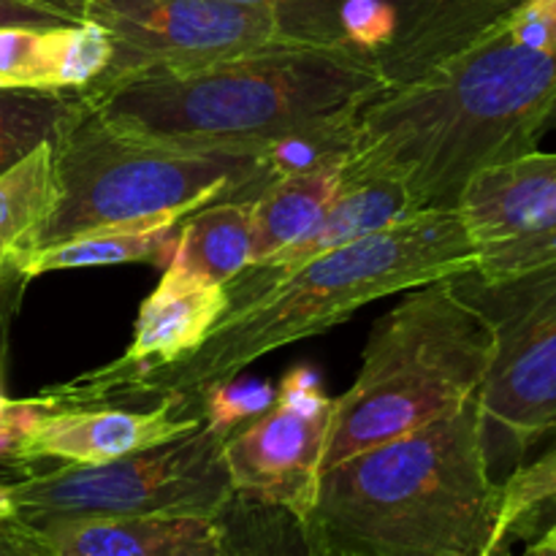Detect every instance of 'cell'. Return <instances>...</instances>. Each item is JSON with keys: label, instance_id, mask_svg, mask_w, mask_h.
Listing matches in <instances>:
<instances>
[{"label": "cell", "instance_id": "cell-1", "mask_svg": "<svg viewBox=\"0 0 556 556\" xmlns=\"http://www.w3.org/2000/svg\"><path fill=\"white\" fill-rule=\"evenodd\" d=\"M556 103V52L516 41L503 20L362 106L348 172L383 174L418 210H456L486 168L538 150Z\"/></svg>", "mask_w": 556, "mask_h": 556}, {"label": "cell", "instance_id": "cell-2", "mask_svg": "<svg viewBox=\"0 0 556 556\" xmlns=\"http://www.w3.org/2000/svg\"><path fill=\"white\" fill-rule=\"evenodd\" d=\"M497 516L472 400L329 467L304 525L324 556H494Z\"/></svg>", "mask_w": 556, "mask_h": 556}, {"label": "cell", "instance_id": "cell-3", "mask_svg": "<svg viewBox=\"0 0 556 556\" xmlns=\"http://www.w3.org/2000/svg\"><path fill=\"white\" fill-rule=\"evenodd\" d=\"M472 244L456 210H424L288 275L228 299V313L185 362L136 380L147 396L193 402L210 386L293 342L326 334L378 299L472 271Z\"/></svg>", "mask_w": 556, "mask_h": 556}, {"label": "cell", "instance_id": "cell-4", "mask_svg": "<svg viewBox=\"0 0 556 556\" xmlns=\"http://www.w3.org/2000/svg\"><path fill=\"white\" fill-rule=\"evenodd\" d=\"M383 90L380 71L358 49L288 43L206 68L136 76L87 103L139 134L266 150L293 130L358 112Z\"/></svg>", "mask_w": 556, "mask_h": 556}, {"label": "cell", "instance_id": "cell-5", "mask_svg": "<svg viewBox=\"0 0 556 556\" xmlns=\"http://www.w3.org/2000/svg\"><path fill=\"white\" fill-rule=\"evenodd\" d=\"M492 351L486 318L454 277L402 293L372 324L356 380L334 400L324 472L478 400Z\"/></svg>", "mask_w": 556, "mask_h": 556}, {"label": "cell", "instance_id": "cell-6", "mask_svg": "<svg viewBox=\"0 0 556 556\" xmlns=\"http://www.w3.org/2000/svg\"><path fill=\"white\" fill-rule=\"evenodd\" d=\"M264 152L139 134L90 106L54 141L58 204L33 250L150 217H188L217 201H253L275 179Z\"/></svg>", "mask_w": 556, "mask_h": 556}, {"label": "cell", "instance_id": "cell-7", "mask_svg": "<svg viewBox=\"0 0 556 556\" xmlns=\"http://www.w3.org/2000/svg\"><path fill=\"white\" fill-rule=\"evenodd\" d=\"M223 443V434L201 424L123 459L30 472L0 483V510L3 519L27 527L119 516H217L233 494Z\"/></svg>", "mask_w": 556, "mask_h": 556}, {"label": "cell", "instance_id": "cell-8", "mask_svg": "<svg viewBox=\"0 0 556 556\" xmlns=\"http://www.w3.org/2000/svg\"><path fill=\"white\" fill-rule=\"evenodd\" d=\"M492 329V364L478 394L481 440L497 483L556 438V261L503 280L454 277Z\"/></svg>", "mask_w": 556, "mask_h": 556}, {"label": "cell", "instance_id": "cell-9", "mask_svg": "<svg viewBox=\"0 0 556 556\" xmlns=\"http://www.w3.org/2000/svg\"><path fill=\"white\" fill-rule=\"evenodd\" d=\"M81 20L112 38L106 71L81 90L87 101L136 76L206 68L296 43L269 11L226 0H85Z\"/></svg>", "mask_w": 556, "mask_h": 556}, {"label": "cell", "instance_id": "cell-10", "mask_svg": "<svg viewBox=\"0 0 556 556\" xmlns=\"http://www.w3.org/2000/svg\"><path fill=\"white\" fill-rule=\"evenodd\" d=\"M334 400L309 367L277 380L275 405L223 443L233 494L277 505L307 521L318 503Z\"/></svg>", "mask_w": 556, "mask_h": 556}, {"label": "cell", "instance_id": "cell-11", "mask_svg": "<svg viewBox=\"0 0 556 556\" xmlns=\"http://www.w3.org/2000/svg\"><path fill=\"white\" fill-rule=\"evenodd\" d=\"M472 275L503 280L556 261V152L532 150L478 174L456 204Z\"/></svg>", "mask_w": 556, "mask_h": 556}, {"label": "cell", "instance_id": "cell-12", "mask_svg": "<svg viewBox=\"0 0 556 556\" xmlns=\"http://www.w3.org/2000/svg\"><path fill=\"white\" fill-rule=\"evenodd\" d=\"M36 410L16 440L14 465L30 467L54 459L60 465H103L177 440L204 424L193 402L166 394L150 410L109 402H58L49 394L33 400Z\"/></svg>", "mask_w": 556, "mask_h": 556}, {"label": "cell", "instance_id": "cell-13", "mask_svg": "<svg viewBox=\"0 0 556 556\" xmlns=\"http://www.w3.org/2000/svg\"><path fill=\"white\" fill-rule=\"evenodd\" d=\"M228 313L226 288L188 275L168 264L155 291L141 302L134 326V342L123 358L79 383L63 386L76 402H103L109 396H130L128 386L144 375L193 356Z\"/></svg>", "mask_w": 556, "mask_h": 556}, {"label": "cell", "instance_id": "cell-14", "mask_svg": "<svg viewBox=\"0 0 556 556\" xmlns=\"http://www.w3.org/2000/svg\"><path fill=\"white\" fill-rule=\"evenodd\" d=\"M418 212L424 210H418L405 185L396 182V179L383 177V174L348 172L345 168L340 190H337L334 201L326 210L324 220L315 226V231L304 242L293 244V248L275 255L266 264L248 266L242 275H237L231 282L223 286L226 288V296H239V293L250 291V288L261 286V282H269L275 277L299 269L302 264L329 253V250L358 242V239L369 237L375 231H383V228L407 220V217L418 215Z\"/></svg>", "mask_w": 556, "mask_h": 556}, {"label": "cell", "instance_id": "cell-15", "mask_svg": "<svg viewBox=\"0 0 556 556\" xmlns=\"http://www.w3.org/2000/svg\"><path fill=\"white\" fill-rule=\"evenodd\" d=\"M27 530L41 556H223L217 516L71 519Z\"/></svg>", "mask_w": 556, "mask_h": 556}, {"label": "cell", "instance_id": "cell-16", "mask_svg": "<svg viewBox=\"0 0 556 556\" xmlns=\"http://www.w3.org/2000/svg\"><path fill=\"white\" fill-rule=\"evenodd\" d=\"M394 9V36L372 58L389 87L416 79L459 52L519 0H386Z\"/></svg>", "mask_w": 556, "mask_h": 556}, {"label": "cell", "instance_id": "cell-17", "mask_svg": "<svg viewBox=\"0 0 556 556\" xmlns=\"http://www.w3.org/2000/svg\"><path fill=\"white\" fill-rule=\"evenodd\" d=\"M342 172L345 163H324L304 172L280 174L250 201L253 266L286 253L315 231L340 190Z\"/></svg>", "mask_w": 556, "mask_h": 556}, {"label": "cell", "instance_id": "cell-18", "mask_svg": "<svg viewBox=\"0 0 556 556\" xmlns=\"http://www.w3.org/2000/svg\"><path fill=\"white\" fill-rule=\"evenodd\" d=\"M185 217L161 215L150 220L125 223V226L103 228V231L85 233L68 242L49 244L33 250L20 261L14 271L22 277H41L49 271L90 269V266H117V264H155L166 266L177 248V226Z\"/></svg>", "mask_w": 556, "mask_h": 556}, {"label": "cell", "instance_id": "cell-19", "mask_svg": "<svg viewBox=\"0 0 556 556\" xmlns=\"http://www.w3.org/2000/svg\"><path fill=\"white\" fill-rule=\"evenodd\" d=\"M168 264L217 286L242 275L253 266L250 201H217L185 217Z\"/></svg>", "mask_w": 556, "mask_h": 556}, {"label": "cell", "instance_id": "cell-20", "mask_svg": "<svg viewBox=\"0 0 556 556\" xmlns=\"http://www.w3.org/2000/svg\"><path fill=\"white\" fill-rule=\"evenodd\" d=\"M58 204L54 141L0 172V266L14 271L36 248Z\"/></svg>", "mask_w": 556, "mask_h": 556}, {"label": "cell", "instance_id": "cell-21", "mask_svg": "<svg viewBox=\"0 0 556 556\" xmlns=\"http://www.w3.org/2000/svg\"><path fill=\"white\" fill-rule=\"evenodd\" d=\"M87 109L90 103L81 90L0 87V172L43 141H58Z\"/></svg>", "mask_w": 556, "mask_h": 556}, {"label": "cell", "instance_id": "cell-22", "mask_svg": "<svg viewBox=\"0 0 556 556\" xmlns=\"http://www.w3.org/2000/svg\"><path fill=\"white\" fill-rule=\"evenodd\" d=\"M217 525L223 556H318L304 519L277 505L231 494Z\"/></svg>", "mask_w": 556, "mask_h": 556}, {"label": "cell", "instance_id": "cell-23", "mask_svg": "<svg viewBox=\"0 0 556 556\" xmlns=\"http://www.w3.org/2000/svg\"><path fill=\"white\" fill-rule=\"evenodd\" d=\"M556 503V443L535 462H525L500 483V516L494 556L505 554L516 530Z\"/></svg>", "mask_w": 556, "mask_h": 556}, {"label": "cell", "instance_id": "cell-24", "mask_svg": "<svg viewBox=\"0 0 556 556\" xmlns=\"http://www.w3.org/2000/svg\"><path fill=\"white\" fill-rule=\"evenodd\" d=\"M277 400V383L271 380H244L231 378L210 386L193 396V410L204 418L210 429L228 438L233 429L269 410Z\"/></svg>", "mask_w": 556, "mask_h": 556}, {"label": "cell", "instance_id": "cell-25", "mask_svg": "<svg viewBox=\"0 0 556 556\" xmlns=\"http://www.w3.org/2000/svg\"><path fill=\"white\" fill-rule=\"evenodd\" d=\"M226 3L269 11L280 22L282 33L296 43L348 47L345 33H342V3L345 0H226Z\"/></svg>", "mask_w": 556, "mask_h": 556}, {"label": "cell", "instance_id": "cell-26", "mask_svg": "<svg viewBox=\"0 0 556 556\" xmlns=\"http://www.w3.org/2000/svg\"><path fill=\"white\" fill-rule=\"evenodd\" d=\"M342 33L348 47L372 60L394 36V9L386 0H345Z\"/></svg>", "mask_w": 556, "mask_h": 556}, {"label": "cell", "instance_id": "cell-27", "mask_svg": "<svg viewBox=\"0 0 556 556\" xmlns=\"http://www.w3.org/2000/svg\"><path fill=\"white\" fill-rule=\"evenodd\" d=\"M81 22V5L65 0H0V27H60Z\"/></svg>", "mask_w": 556, "mask_h": 556}, {"label": "cell", "instance_id": "cell-28", "mask_svg": "<svg viewBox=\"0 0 556 556\" xmlns=\"http://www.w3.org/2000/svg\"><path fill=\"white\" fill-rule=\"evenodd\" d=\"M0 556H41L33 532L20 521H0Z\"/></svg>", "mask_w": 556, "mask_h": 556}, {"label": "cell", "instance_id": "cell-29", "mask_svg": "<svg viewBox=\"0 0 556 556\" xmlns=\"http://www.w3.org/2000/svg\"><path fill=\"white\" fill-rule=\"evenodd\" d=\"M532 532V543L521 556H556V521L554 519H538L525 535ZM505 556V554H500Z\"/></svg>", "mask_w": 556, "mask_h": 556}, {"label": "cell", "instance_id": "cell-30", "mask_svg": "<svg viewBox=\"0 0 556 556\" xmlns=\"http://www.w3.org/2000/svg\"><path fill=\"white\" fill-rule=\"evenodd\" d=\"M11 407H14V402H11V400H5V396L0 394V421H5V418H9Z\"/></svg>", "mask_w": 556, "mask_h": 556}, {"label": "cell", "instance_id": "cell-31", "mask_svg": "<svg viewBox=\"0 0 556 556\" xmlns=\"http://www.w3.org/2000/svg\"><path fill=\"white\" fill-rule=\"evenodd\" d=\"M548 130H556V103H554V112H552V117H548Z\"/></svg>", "mask_w": 556, "mask_h": 556}, {"label": "cell", "instance_id": "cell-32", "mask_svg": "<svg viewBox=\"0 0 556 556\" xmlns=\"http://www.w3.org/2000/svg\"><path fill=\"white\" fill-rule=\"evenodd\" d=\"M3 275H5V266H0V282H3Z\"/></svg>", "mask_w": 556, "mask_h": 556}, {"label": "cell", "instance_id": "cell-33", "mask_svg": "<svg viewBox=\"0 0 556 556\" xmlns=\"http://www.w3.org/2000/svg\"><path fill=\"white\" fill-rule=\"evenodd\" d=\"M65 3H79L81 5V3H85V0H65Z\"/></svg>", "mask_w": 556, "mask_h": 556}, {"label": "cell", "instance_id": "cell-34", "mask_svg": "<svg viewBox=\"0 0 556 556\" xmlns=\"http://www.w3.org/2000/svg\"><path fill=\"white\" fill-rule=\"evenodd\" d=\"M552 508H554V516H556V503H554V505H552ZM546 510H548V508H546ZM535 516H538V514H535Z\"/></svg>", "mask_w": 556, "mask_h": 556}, {"label": "cell", "instance_id": "cell-35", "mask_svg": "<svg viewBox=\"0 0 556 556\" xmlns=\"http://www.w3.org/2000/svg\"><path fill=\"white\" fill-rule=\"evenodd\" d=\"M0 521H3V510H0Z\"/></svg>", "mask_w": 556, "mask_h": 556}, {"label": "cell", "instance_id": "cell-36", "mask_svg": "<svg viewBox=\"0 0 556 556\" xmlns=\"http://www.w3.org/2000/svg\"><path fill=\"white\" fill-rule=\"evenodd\" d=\"M552 519H554V521H556V516H552Z\"/></svg>", "mask_w": 556, "mask_h": 556}, {"label": "cell", "instance_id": "cell-37", "mask_svg": "<svg viewBox=\"0 0 556 556\" xmlns=\"http://www.w3.org/2000/svg\"><path fill=\"white\" fill-rule=\"evenodd\" d=\"M318 556H324V554H318Z\"/></svg>", "mask_w": 556, "mask_h": 556}]
</instances>
